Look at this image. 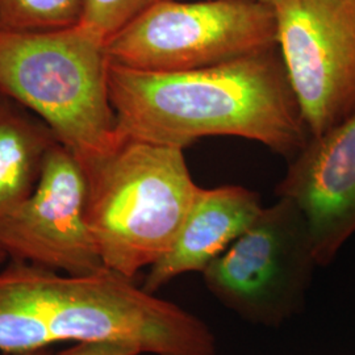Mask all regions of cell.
I'll return each mask as SVG.
<instances>
[{
    "mask_svg": "<svg viewBox=\"0 0 355 355\" xmlns=\"http://www.w3.org/2000/svg\"><path fill=\"white\" fill-rule=\"evenodd\" d=\"M120 139L184 149L209 136L257 141L293 158L311 139L279 48L189 71L108 64Z\"/></svg>",
    "mask_w": 355,
    "mask_h": 355,
    "instance_id": "1",
    "label": "cell"
},
{
    "mask_svg": "<svg viewBox=\"0 0 355 355\" xmlns=\"http://www.w3.org/2000/svg\"><path fill=\"white\" fill-rule=\"evenodd\" d=\"M94 340L136 343L144 354L217 355L203 320L111 268L69 275L11 261L0 272L1 353Z\"/></svg>",
    "mask_w": 355,
    "mask_h": 355,
    "instance_id": "2",
    "label": "cell"
},
{
    "mask_svg": "<svg viewBox=\"0 0 355 355\" xmlns=\"http://www.w3.org/2000/svg\"><path fill=\"white\" fill-rule=\"evenodd\" d=\"M83 166L87 224L103 265L135 279L174 246L202 187L182 149L142 141L121 139Z\"/></svg>",
    "mask_w": 355,
    "mask_h": 355,
    "instance_id": "3",
    "label": "cell"
},
{
    "mask_svg": "<svg viewBox=\"0 0 355 355\" xmlns=\"http://www.w3.org/2000/svg\"><path fill=\"white\" fill-rule=\"evenodd\" d=\"M108 64L105 41L83 24L45 32L0 26V94L38 116L83 165L121 141Z\"/></svg>",
    "mask_w": 355,
    "mask_h": 355,
    "instance_id": "4",
    "label": "cell"
},
{
    "mask_svg": "<svg viewBox=\"0 0 355 355\" xmlns=\"http://www.w3.org/2000/svg\"><path fill=\"white\" fill-rule=\"evenodd\" d=\"M278 46L274 7L258 0H159L105 44L110 62L189 71Z\"/></svg>",
    "mask_w": 355,
    "mask_h": 355,
    "instance_id": "5",
    "label": "cell"
},
{
    "mask_svg": "<svg viewBox=\"0 0 355 355\" xmlns=\"http://www.w3.org/2000/svg\"><path fill=\"white\" fill-rule=\"evenodd\" d=\"M316 266L303 212L279 198L205 268L204 284L239 318L277 328L303 308Z\"/></svg>",
    "mask_w": 355,
    "mask_h": 355,
    "instance_id": "6",
    "label": "cell"
},
{
    "mask_svg": "<svg viewBox=\"0 0 355 355\" xmlns=\"http://www.w3.org/2000/svg\"><path fill=\"white\" fill-rule=\"evenodd\" d=\"M278 48L309 137L355 111V0H282Z\"/></svg>",
    "mask_w": 355,
    "mask_h": 355,
    "instance_id": "7",
    "label": "cell"
},
{
    "mask_svg": "<svg viewBox=\"0 0 355 355\" xmlns=\"http://www.w3.org/2000/svg\"><path fill=\"white\" fill-rule=\"evenodd\" d=\"M87 175L74 153L57 142L33 192L0 218V248L11 261H23L89 275L102 270V258L86 216Z\"/></svg>",
    "mask_w": 355,
    "mask_h": 355,
    "instance_id": "8",
    "label": "cell"
},
{
    "mask_svg": "<svg viewBox=\"0 0 355 355\" xmlns=\"http://www.w3.org/2000/svg\"><path fill=\"white\" fill-rule=\"evenodd\" d=\"M308 223L318 266H327L355 233V111L309 139L277 187Z\"/></svg>",
    "mask_w": 355,
    "mask_h": 355,
    "instance_id": "9",
    "label": "cell"
},
{
    "mask_svg": "<svg viewBox=\"0 0 355 355\" xmlns=\"http://www.w3.org/2000/svg\"><path fill=\"white\" fill-rule=\"evenodd\" d=\"M262 209L259 195L241 186L202 189L174 246L149 267L142 288L155 293L183 274H203L253 224Z\"/></svg>",
    "mask_w": 355,
    "mask_h": 355,
    "instance_id": "10",
    "label": "cell"
},
{
    "mask_svg": "<svg viewBox=\"0 0 355 355\" xmlns=\"http://www.w3.org/2000/svg\"><path fill=\"white\" fill-rule=\"evenodd\" d=\"M60 142L38 116L0 94V218L37 186L51 148Z\"/></svg>",
    "mask_w": 355,
    "mask_h": 355,
    "instance_id": "11",
    "label": "cell"
},
{
    "mask_svg": "<svg viewBox=\"0 0 355 355\" xmlns=\"http://www.w3.org/2000/svg\"><path fill=\"white\" fill-rule=\"evenodd\" d=\"M86 0H0V26L45 32L78 26Z\"/></svg>",
    "mask_w": 355,
    "mask_h": 355,
    "instance_id": "12",
    "label": "cell"
},
{
    "mask_svg": "<svg viewBox=\"0 0 355 355\" xmlns=\"http://www.w3.org/2000/svg\"><path fill=\"white\" fill-rule=\"evenodd\" d=\"M159 0H86L80 24L105 41Z\"/></svg>",
    "mask_w": 355,
    "mask_h": 355,
    "instance_id": "13",
    "label": "cell"
},
{
    "mask_svg": "<svg viewBox=\"0 0 355 355\" xmlns=\"http://www.w3.org/2000/svg\"><path fill=\"white\" fill-rule=\"evenodd\" d=\"M140 346L128 341L117 340H94L78 341L55 355H141Z\"/></svg>",
    "mask_w": 355,
    "mask_h": 355,
    "instance_id": "14",
    "label": "cell"
},
{
    "mask_svg": "<svg viewBox=\"0 0 355 355\" xmlns=\"http://www.w3.org/2000/svg\"><path fill=\"white\" fill-rule=\"evenodd\" d=\"M6 355H54L51 354L49 349H40V350H33V352H26V353H20V354H6Z\"/></svg>",
    "mask_w": 355,
    "mask_h": 355,
    "instance_id": "15",
    "label": "cell"
},
{
    "mask_svg": "<svg viewBox=\"0 0 355 355\" xmlns=\"http://www.w3.org/2000/svg\"><path fill=\"white\" fill-rule=\"evenodd\" d=\"M258 1H262V3H265V4H268V6H271V7H275V6H278L282 0H258Z\"/></svg>",
    "mask_w": 355,
    "mask_h": 355,
    "instance_id": "16",
    "label": "cell"
},
{
    "mask_svg": "<svg viewBox=\"0 0 355 355\" xmlns=\"http://www.w3.org/2000/svg\"><path fill=\"white\" fill-rule=\"evenodd\" d=\"M6 259H8V258H7V255H6V253L3 252V249L0 248V263H3V262H4Z\"/></svg>",
    "mask_w": 355,
    "mask_h": 355,
    "instance_id": "17",
    "label": "cell"
}]
</instances>
